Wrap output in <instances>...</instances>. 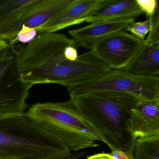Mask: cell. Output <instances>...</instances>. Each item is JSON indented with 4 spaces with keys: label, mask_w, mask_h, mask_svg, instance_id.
<instances>
[{
    "label": "cell",
    "mask_w": 159,
    "mask_h": 159,
    "mask_svg": "<svg viewBox=\"0 0 159 159\" xmlns=\"http://www.w3.org/2000/svg\"><path fill=\"white\" fill-rule=\"evenodd\" d=\"M70 97L111 152H123L130 159L136 140L130 130L131 110L139 99L128 94L109 91Z\"/></svg>",
    "instance_id": "6da1fadb"
},
{
    "label": "cell",
    "mask_w": 159,
    "mask_h": 159,
    "mask_svg": "<svg viewBox=\"0 0 159 159\" xmlns=\"http://www.w3.org/2000/svg\"><path fill=\"white\" fill-rule=\"evenodd\" d=\"M86 159H115L111 155L110 153H98L88 156Z\"/></svg>",
    "instance_id": "ffe728a7"
},
{
    "label": "cell",
    "mask_w": 159,
    "mask_h": 159,
    "mask_svg": "<svg viewBox=\"0 0 159 159\" xmlns=\"http://www.w3.org/2000/svg\"><path fill=\"white\" fill-rule=\"evenodd\" d=\"M83 154V152L80 151L76 152L73 153L71 152V154H70L68 156L61 159H80L81 157L82 156Z\"/></svg>",
    "instance_id": "7402d4cb"
},
{
    "label": "cell",
    "mask_w": 159,
    "mask_h": 159,
    "mask_svg": "<svg viewBox=\"0 0 159 159\" xmlns=\"http://www.w3.org/2000/svg\"><path fill=\"white\" fill-rule=\"evenodd\" d=\"M144 43L125 30L108 35L94 43L90 51L106 66L114 70H123Z\"/></svg>",
    "instance_id": "ba28073f"
},
{
    "label": "cell",
    "mask_w": 159,
    "mask_h": 159,
    "mask_svg": "<svg viewBox=\"0 0 159 159\" xmlns=\"http://www.w3.org/2000/svg\"><path fill=\"white\" fill-rule=\"evenodd\" d=\"M64 55L66 59L70 61H75L79 56L77 46L76 44L68 45L64 50Z\"/></svg>",
    "instance_id": "d6986e66"
},
{
    "label": "cell",
    "mask_w": 159,
    "mask_h": 159,
    "mask_svg": "<svg viewBox=\"0 0 159 159\" xmlns=\"http://www.w3.org/2000/svg\"><path fill=\"white\" fill-rule=\"evenodd\" d=\"M143 13L136 0H109L108 2L91 14L85 22L134 19Z\"/></svg>",
    "instance_id": "4fadbf2b"
},
{
    "label": "cell",
    "mask_w": 159,
    "mask_h": 159,
    "mask_svg": "<svg viewBox=\"0 0 159 159\" xmlns=\"http://www.w3.org/2000/svg\"><path fill=\"white\" fill-rule=\"evenodd\" d=\"M130 127L135 140L159 135V100L139 99L131 110Z\"/></svg>",
    "instance_id": "8fae6325"
},
{
    "label": "cell",
    "mask_w": 159,
    "mask_h": 159,
    "mask_svg": "<svg viewBox=\"0 0 159 159\" xmlns=\"http://www.w3.org/2000/svg\"><path fill=\"white\" fill-rule=\"evenodd\" d=\"M109 0H74L66 8L36 29L39 33H54L85 22L95 11L107 4Z\"/></svg>",
    "instance_id": "9c48e42d"
},
{
    "label": "cell",
    "mask_w": 159,
    "mask_h": 159,
    "mask_svg": "<svg viewBox=\"0 0 159 159\" xmlns=\"http://www.w3.org/2000/svg\"><path fill=\"white\" fill-rule=\"evenodd\" d=\"M74 0H32L0 25V39L16 43L23 26L38 28L69 6Z\"/></svg>",
    "instance_id": "52a82bcc"
},
{
    "label": "cell",
    "mask_w": 159,
    "mask_h": 159,
    "mask_svg": "<svg viewBox=\"0 0 159 159\" xmlns=\"http://www.w3.org/2000/svg\"><path fill=\"white\" fill-rule=\"evenodd\" d=\"M134 20L131 19L96 22L70 30L68 33L77 47L90 50L93 44L98 41L115 32L125 30L130 23Z\"/></svg>",
    "instance_id": "7c38bea8"
},
{
    "label": "cell",
    "mask_w": 159,
    "mask_h": 159,
    "mask_svg": "<svg viewBox=\"0 0 159 159\" xmlns=\"http://www.w3.org/2000/svg\"><path fill=\"white\" fill-rule=\"evenodd\" d=\"M37 33L35 29L23 26L16 36V43L18 41L22 43H29L36 38Z\"/></svg>",
    "instance_id": "ac0fdd59"
},
{
    "label": "cell",
    "mask_w": 159,
    "mask_h": 159,
    "mask_svg": "<svg viewBox=\"0 0 159 159\" xmlns=\"http://www.w3.org/2000/svg\"><path fill=\"white\" fill-rule=\"evenodd\" d=\"M122 70L140 77H159V25H153L141 49Z\"/></svg>",
    "instance_id": "30bf717a"
},
{
    "label": "cell",
    "mask_w": 159,
    "mask_h": 159,
    "mask_svg": "<svg viewBox=\"0 0 159 159\" xmlns=\"http://www.w3.org/2000/svg\"><path fill=\"white\" fill-rule=\"evenodd\" d=\"M71 153L25 112L0 116V159H61Z\"/></svg>",
    "instance_id": "7a4b0ae2"
},
{
    "label": "cell",
    "mask_w": 159,
    "mask_h": 159,
    "mask_svg": "<svg viewBox=\"0 0 159 159\" xmlns=\"http://www.w3.org/2000/svg\"><path fill=\"white\" fill-rule=\"evenodd\" d=\"M73 44L76 45L74 41L64 34L44 32L23 46L18 59L22 80L32 86L58 84L61 67L66 60L64 50Z\"/></svg>",
    "instance_id": "277c9868"
},
{
    "label": "cell",
    "mask_w": 159,
    "mask_h": 159,
    "mask_svg": "<svg viewBox=\"0 0 159 159\" xmlns=\"http://www.w3.org/2000/svg\"><path fill=\"white\" fill-rule=\"evenodd\" d=\"M32 0H0V25Z\"/></svg>",
    "instance_id": "9a60e30c"
},
{
    "label": "cell",
    "mask_w": 159,
    "mask_h": 159,
    "mask_svg": "<svg viewBox=\"0 0 159 159\" xmlns=\"http://www.w3.org/2000/svg\"><path fill=\"white\" fill-rule=\"evenodd\" d=\"M137 3L148 19H153L159 11L157 0H136Z\"/></svg>",
    "instance_id": "e0dca14e"
},
{
    "label": "cell",
    "mask_w": 159,
    "mask_h": 159,
    "mask_svg": "<svg viewBox=\"0 0 159 159\" xmlns=\"http://www.w3.org/2000/svg\"><path fill=\"white\" fill-rule=\"evenodd\" d=\"M9 45H10V43L8 42L0 39V52L8 47Z\"/></svg>",
    "instance_id": "603a6c76"
},
{
    "label": "cell",
    "mask_w": 159,
    "mask_h": 159,
    "mask_svg": "<svg viewBox=\"0 0 159 159\" xmlns=\"http://www.w3.org/2000/svg\"><path fill=\"white\" fill-rule=\"evenodd\" d=\"M154 18H149L145 21L140 22L133 21L125 30L137 39L144 40L153 28Z\"/></svg>",
    "instance_id": "2e32d148"
},
{
    "label": "cell",
    "mask_w": 159,
    "mask_h": 159,
    "mask_svg": "<svg viewBox=\"0 0 159 159\" xmlns=\"http://www.w3.org/2000/svg\"><path fill=\"white\" fill-rule=\"evenodd\" d=\"M110 154L115 159H130L126 154L123 152H112Z\"/></svg>",
    "instance_id": "44dd1931"
},
{
    "label": "cell",
    "mask_w": 159,
    "mask_h": 159,
    "mask_svg": "<svg viewBox=\"0 0 159 159\" xmlns=\"http://www.w3.org/2000/svg\"><path fill=\"white\" fill-rule=\"evenodd\" d=\"M22 44L11 43L0 52V116L23 113L32 86L24 82L19 71L18 59Z\"/></svg>",
    "instance_id": "8992f818"
},
{
    "label": "cell",
    "mask_w": 159,
    "mask_h": 159,
    "mask_svg": "<svg viewBox=\"0 0 159 159\" xmlns=\"http://www.w3.org/2000/svg\"><path fill=\"white\" fill-rule=\"evenodd\" d=\"M130 159H159V135L137 139Z\"/></svg>",
    "instance_id": "5bb4252c"
},
{
    "label": "cell",
    "mask_w": 159,
    "mask_h": 159,
    "mask_svg": "<svg viewBox=\"0 0 159 159\" xmlns=\"http://www.w3.org/2000/svg\"><path fill=\"white\" fill-rule=\"evenodd\" d=\"M70 96L98 91L120 92L141 100H159V78L132 75L112 70L102 76L66 87Z\"/></svg>",
    "instance_id": "5b68a950"
},
{
    "label": "cell",
    "mask_w": 159,
    "mask_h": 159,
    "mask_svg": "<svg viewBox=\"0 0 159 159\" xmlns=\"http://www.w3.org/2000/svg\"><path fill=\"white\" fill-rule=\"evenodd\" d=\"M25 113L71 152L96 148L98 141L103 142L70 98L66 102L37 103Z\"/></svg>",
    "instance_id": "3957f363"
}]
</instances>
